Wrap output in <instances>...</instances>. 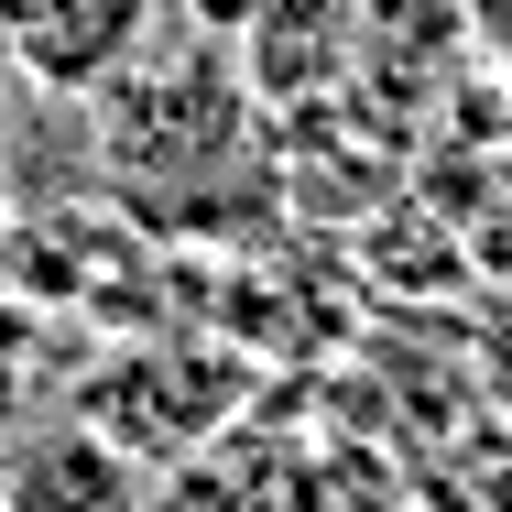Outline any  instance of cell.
Segmentation results:
<instances>
[{"mask_svg":"<svg viewBox=\"0 0 512 512\" xmlns=\"http://www.w3.org/2000/svg\"><path fill=\"white\" fill-rule=\"evenodd\" d=\"M11 512H131V469L109 436H55L11 469Z\"/></svg>","mask_w":512,"mask_h":512,"instance_id":"obj_1","label":"cell"}]
</instances>
